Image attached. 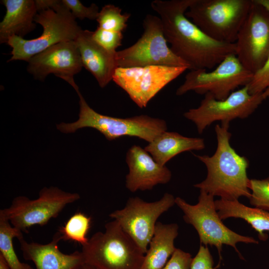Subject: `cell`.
<instances>
[{"label":"cell","mask_w":269,"mask_h":269,"mask_svg":"<svg viewBox=\"0 0 269 269\" xmlns=\"http://www.w3.org/2000/svg\"><path fill=\"white\" fill-rule=\"evenodd\" d=\"M193 0H154L151 7L161 20L170 49L190 70L214 69L227 56L235 54V43L210 38L185 15Z\"/></svg>","instance_id":"obj_1"},{"label":"cell","mask_w":269,"mask_h":269,"mask_svg":"<svg viewBox=\"0 0 269 269\" xmlns=\"http://www.w3.org/2000/svg\"><path fill=\"white\" fill-rule=\"evenodd\" d=\"M229 123L217 124L215 132L217 148L211 156L195 155L207 168V176L194 186L213 196L227 200H238L241 197L248 198L250 179L247 175L248 159L236 152L230 143L231 133Z\"/></svg>","instance_id":"obj_2"},{"label":"cell","mask_w":269,"mask_h":269,"mask_svg":"<svg viewBox=\"0 0 269 269\" xmlns=\"http://www.w3.org/2000/svg\"><path fill=\"white\" fill-rule=\"evenodd\" d=\"M85 263L96 269H140L144 253L114 220L82 247Z\"/></svg>","instance_id":"obj_3"},{"label":"cell","mask_w":269,"mask_h":269,"mask_svg":"<svg viewBox=\"0 0 269 269\" xmlns=\"http://www.w3.org/2000/svg\"><path fill=\"white\" fill-rule=\"evenodd\" d=\"M77 93L80 99L79 119L74 123L57 125V129L62 133H74L79 129L88 127L98 130L109 140L130 136L149 143L167 129L164 120L146 115L120 118L101 114L88 105L80 91Z\"/></svg>","instance_id":"obj_4"},{"label":"cell","mask_w":269,"mask_h":269,"mask_svg":"<svg viewBox=\"0 0 269 269\" xmlns=\"http://www.w3.org/2000/svg\"><path fill=\"white\" fill-rule=\"evenodd\" d=\"M252 0H193L185 15L218 41L235 43Z\"/></svg>","instance_id":"obj_5"},{"label":"cell","mask_w":269,"mask_h":269,"mask_svg":"<svg viewBox=\"0 0 269 269\" xmlns=\"http://www.w3.org/2000/svg\"><path fill=\"white\" fill-rule=\"evenodd\" d=\"M214 196L203 190H200L198 201L195 205L187 203L183 199L175 198V204L183 213L184 221L191 225L196 230L200 244L205 246H215L219 255L218 268L222 260L221 252L223 245L233 247L244 260L237 248L238 243L259 244L253 237L239 234L225 226L216 210Z\"/></svg>","instance_id":"obj_6"},{"label":"cell","mask_w":269,"mask_h":269,"mask_svg":"<svg viewBox=\"0 0 269 269\" xmlns=\"http://www.w3.org/2000/svg\"><path fill=\"white\" fill-rule=\"evenodd\" d=\"M35 22L43 28L41 35L28 40L13 36L7 44L12 49L11 57L7 61H28L35 55L56 44L74 41L82 29L70 11L63 4L55 9H48L37 13Z\"/></svg>","instance_id":"obj_7"},{"label":"cell","mask_w":269,"mask_h":269,"mask_svg":"<svg viewBox=\"0 0 269 269\" xmlns=\"http://www.w3.org/2000/svg\"><path fill=\"white\" fill-rule=\"evenodd\" d=\"M143 32L132 46L117 51L118 67H144L151 65L189 66L176 56L168 46L159 17L148 14L143 20Z\"/></svg>","instance_id":"obj_8"},{"label":"cell","mask_w":269,"mask_h":269,"mask_svg":"<svg viewBox=\"0 0 269 269\" xmlns=\"http://www.w3.org/2000/svg\"><path fill=\"white\" fill-rule=\"evenodd\" d=\"M253 73L247 70L235 54L227 56L214 69L190 70L183 83L176 91L181 96L189 91L198 94H209L219 100H224L240 86H247Z\"/></svg>","instance_id":"obj_9"},{"label":"cell","mask_w":269,"mask_h":269,"mask_svg":"<svg viewBox=\"0 0 269 269\" xmlns=\"http://www.w3.org/2000/svg\"><path fill=\"white\" fill-rule=\"evenodd\" d=\"M80 197L78 193L66 192L56 187H45L36 199L23 196L15 197L8 207L0 210V214L12 226L27 233L33 226H44L52 218H56L67 205Z\"/></svg>","instance_id":"obj_10"},{"label":"cell","mask_w":269,"mask_h":269,"mask_svg":"<svg viewBox=\"0 0 269 269\" xmlns=\"http://www.w3.org/2000/svg\"><path fill=\"white\" fill-rule=\"evenodd\" d=\"M265 100L263 93L251 94L245 86L222 100L207 94L198 107L188 110L183 116L196 125L201 134L215 122L230 123L236 119L247 118Z\"/></svg>","instance_id":"obj_11"},{"label":"cell","mask_w":269,"mask_h":269,"mask_svg":"<svg viewBox=\"0 0 269 269\" xmlns=\"http://www.w3.org/2000/svg\"><path fill=\"white\" fill-rule=\"evenodd\" d=\"M175 204V198L166 193L159 200L146 202L138 197L130 198L125 206L109 216L117 221L145 254L158 218Z\"/></svg>","instance_id":"obj_12"},{"label":"cell","mask_w":269,"mask_h":269,"mask_svg":"<svg viewBox=\"0 0 269 269\" xmlns=\"http://www.w3.org/2000/svg\"><path fill=\"white\" fill-rule=\"evenodd\" d=\"M187 69V67L164 65L118 67L113 81L138 107L143 108L161 90Z\"/></svg>","instance_id":"obj_13"},{"label":"cell","mask_w":269,"mask_h":269,"mask_svg":"<svg viewBox=\"0 0 269 269\" xmlns=\"http://www.w3.org/2000/svg\"><path fill=\"white\" fill-rule=\"evenodd\" d=\"M235 54L248 71L255 73L269 56V13L252 0L249 13L235 42Z\"/></svg>","instance_id":"obj_14"},{"label":"cell","mask_w":269,"mask_h":269,"mask_svg":"<svg viewBox=\"0 0 269 269\" xmlns=\"http://www.w3.org/2000/svg\"><path fill=\"white\" fill-rule=\"evenodd\" d=\"M83 67L75 41H69L54 45L33 56L28 62L27 70L40 81L53 74L70 84L77 92L79 87L74 77Z\"/></svg>","instance_id":"obj_15"},{"label":"cell","mask_w":269,"mask_h":269,"mask_svg":"<svg viewBox=\"0 0 269 269\" xmlns=\"http://www.w3.org/2000/svg\"><path fill=\"white\" fill-rule=\"evenodd\" d=\"M126 160L129 169L126 187L132 192L150 190L157 184L167 183L171 178L170 170L158 164L139 145H134L129 149Z\"/></svg>","instance_id":"obj_16"},{"label":"cell","mask_w":269,"mask_h":269,"mask_svg":"<svg viewBox=\"0 0 269 269\" xmlns=\"http://www.w3.org/2000/svg\"><path fill=\"white\" fill-rule=\"evenodd\" d=\"M61 240L58 231L46 244L28 243L23 238L18 240L23 258L33 262L36 269H82L85 263L81 251L63 253L58 247Z\"/></svg>","instance_id":"obj_17"},{"label":"cell","mask_w":269,"mask_h":269,"mask_svg":"<svg viewBox=\"0 0 269 269\" xmlns=\"http://www.w3.org/2000/svg\"><path fill=\"white\" fill-rule=\"evenodd\" d=\"M93 31L82 29L74 40L79 51L83 67L104 88L113 80L118 68L116 52L103 48L93 38Z\"/></svg>","instance_id":"obj_18"},{"label":"cell","mask_w":269,"mask_h":269,"mask_svg":"<svg viewBox=\"0 0 269 269\" xmlns=\"http://www.w3.org/2000/svg\"><path fill=\"white\" fill-rule=\"evenodd\" d=\"M0 2L6 8L0 22V43H7L13 36L23 38L34 30L38 13L35 0H2Z\"/></svg>","instance_id":"obj_19"},{"label":"cell","mask_w":269,"mask_h":269,"mask_svg":"<svg viewBox=\"0 0 269 269\" xmlns=\"http://www.w3.org/2000/svg\"><path fill=\"white\" fill-rule=\"evenodd\" d=\"M205 147L202 138L189 137L176 132L165 131L144 148L158 164L164 166L169 160L181 152L201 150Z\"/></svg>","instance_id":"obj_20"},{"label":"cell","mask_w":269,"mask_h":269,"mask_svg":"<svg viewBox=\"0 0 269 269\" xmlns=\"http://www.w3.org/2000/svg\"><path fill=\"white\" fill-rule=\"evenodd\" d=\"M178 228L176 223L157 222L140 269H162L164 267L176 249L174 241Z\"/></svg>","instance_id":"obj_21"},{"label":"cell","mask_w":269,"mask_h":269,"mask_svg":"<svg viewBox=\"0 0 269 269\" xmlns=\"http://www.w3.org/2000/svg\"><path fill=\"white\" fill-rule=\"evenodd\" d=\"M218 215L222 220L229 218H239L245 220L258 233V238L265 241L269 232V212L256 207H250L239 200H227L222 199L215 201Z\"/></svg>","instance_id":"obj_22"},{"label":"cell","mask_w":269,"mask_h":269,"mask_svg":"<svg viewBox=\"0 0 269 269\" xmlns=\"http://www.w3.org/2000/svg\"><path fill=\"white\" fill-rule=\"evenodd\" d=\"M23 237L22 232L12 226L9 221L0 214V254L5 259L10 269H33L29 265L18 259L13 245V239Z\"/></svg>","instance_id":"obj_23"},{"label":"cell","mask_w":269,"mask_h":269,"mask_svg":"<svg viewBox=\"0 0 269 269\" xmlns=\"http://www.w3.org/2000/svg\"><path fill=\"white\" fill-rule=\"evenodd\" d=\"M91 223V217L78 212L71 216L64 225L59 228L58 231L61 236L62 240L74 241L80 244L82 247L88 242L89 239L87 235Z\"/></svg>","instance_id":"obj_24"},{"label":"cell","mask_w":269,"mask_h":269,"mask_svg":"<svg viewBox=\"0 0 269 269\" xmlns=\"http://www.w3.org/2000/svg\"><path fill=\"white\" fill-rule=\"evenodd\" d=\"M131 14L122 13V9L115 5H105L99 11L96 20L98 27L115 32H123L127 27Z\"/></svg>","instance_id":"obj_25"},{"label":"cell","mask_w":269,"mask_h":269,"mask_svg":"<svg viewBox=\"0 0 269 269\" xmlns=\"http://www.w3.org/2000/svg\"><path fill=\"white\" fill-rule=\"evenodd\" d=\"M249 189L250 204L269 212V177L262 179H250Z\"/></svg>","instance_id":"obj_26"},{"label":"cell","mask_w":269,"mask_h":269,"mask_svg":"<svg viewBox=\"0 0 269 269\" xmlns=\"http://www.w3.org/2000/svg\"><path fill=\"white\" fill-rule=\"evenodd\" d=\"M247 86L250 94L263 93L265 99L269 98V56L263 66L253 74Z\"/></svg>","instance_id":"obj_27"},{"label":"cell","mask_w":269,"mask_h":269,"mask_svg":"<svg viewBox=\"0 0 269 269\" xmlns=\"http://www.w3.org/2000/svg\"><path fill=\"white\" fill-rule=\"evenodd\" d=\"M93 39L103 48L110 52H116L122 45L123 32L105 30L98 27L93 31Z\"/></svg>","instance_id":"obj_28"},{"label":"cell","mask_w":269,"mask_h":269,"mask_svg":"<svg viewBox=\"0 0 269 269\" xmlns=\"http://www.w3.org/2000/svg\"><path fill=\"white\" fill-rule=\"evenodd\" d=\"M62 2L75 19L96 20L100 11L98 6L94 3L86 6L79 0H62Z\"/></svg>","instance_id":"obj_29"},{"label":"cell","mask_w":269,"mask_h":269,"mask_svg":"<svg viewBox=\"0 0 269 269\" xmlns=\"http://www.w3.org/2000/svg\"><path fill=\"white\" fill-rule=\"evenodd\" d=\"M192 259L189 253L176 248L162 269H190Z\"/></svg>","instance_id":"obj_30"},{"label":"cell","mask_w":269,"mask_h":269,"mask_svg":"<svg viewBox=\"0 0 269 269\" xmlns=\"http://www.w3.org/2000/svg\"><path fill=\"white\" fill-rule=\"evenodd\" d=\"M213 257L208 246L200 245L198 251L192 259L190 269H216Z\"/></svg>","instance_id":"obj_31"},{"label":"cell","mask_w":269,"mask_h":269,"mask_svg":"<svg viewBox=\"0 0 269 269\" xmlns=\"http://www.w3.org/2000/svg\"><path fill=\"white\" fill-rule=\"evenodd\" d=\"M38 12L48 10H55L61 3L59 0H35Z\"/></svg>","instance_id":"obj_32"},{"label":"cell","mask_w":269,"mask_h":269,"mask_svg":"<svg viewBox=\"0 0 269 269\" xmlns=\"http://www.w3.org/2000/svg\"><path fill=\"white\" fill-rule=\"evenodd\" d=\"M0 269H10L7 262L0 254Z\"/></svg>","instance_id":"obj_33"},{"label":"cell","mask_w":269,"mask_h":269,"mask_svg":"<svg viewBox=\"0 0 269 269\" xmlns=\"http://www.w3.org/2000/svg\"><path fill=\"white\" fill-rule=\"evenodd\" d=\"M258 3L263 6L269 13V0H255Z\"/></svg>","instance_id":"obj_34"},{"label":"cell","mask_w":269,"mask_h":269,"mask_svg":"<svg viewBox=\"0 0 269 269\" xmlns=\"http://www.w3.org/2000/svg\"><path fill=\"white\" fill-rule=\"evenodd\" d=\"M82 269H95L94 268L89 266V265H86V264H85L82 268Z\"/></svg>","instance_id":"obj_35"}]
</instances>
